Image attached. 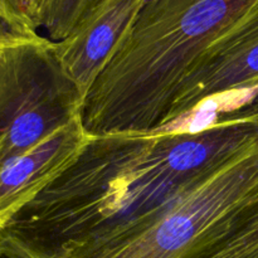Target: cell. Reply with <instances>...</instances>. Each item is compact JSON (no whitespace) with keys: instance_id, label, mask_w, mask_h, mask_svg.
<instances>
[{"instance_id":"9","label":"cell","mask_w":258,"mask_h":258,"mask_svg":"<svg viewBox=\"0 0 258 258\" xmlns=\"http://www.w3.org/2000/svg\"><path fill=\"white\" fill-rule=\"evenodd\" d=\"M0 20L24 34H37L39 29L33 17L29 0H0Z\"/></svg>"},{"instance_id":"10","label":"cell","mask_w":258,"mask_h":258,"mask_svg":"<svg viewBox=\"0 0 258 258\" xmlns=\"http://www.w3.org/2000/svg\"><path fill=\"white\" fill-rule=\"evenodd\" d=\"M48 0H29L30 9H32L33 17H34L35 22H37L38 28H40V15H42V12Z\"/></svg>"},{"instance_id":"8","label":"cell","mask_w":258,"mask_h":258,"mask_svg":"<svg viewBox=\"0 0 258 258\" xmlns=\"http://www.w3.org/2000/svg\"><path fill=\"white\" fill-rule=\"evenodd\" d=\"M98 0H48L40 15V28L47 30L48 39H64Z\"/></svg>"},{"instance_id":"4","label":"cell","mask_w":258,"mask_h":258,"mask_svg":"<svg viewBox=\"0 0 258 258\" xmlns=\"http://www.w3.org/2000/svg\"><path fill=\"white\" fill-rule=\"evenodd\" d=\"M85 97L58 58L34 35L0 55V166L82 116Z\"/></svg>"},{"instance_id":"6","label":"cell","mask_w":258,"mask_h":258,"mask_svg":"<svg viewBox=\"0 0 258 258\" xmlns=\"http://www.w3.org/2000/svg\"><path fill=\"white\" fill-rule=\"evenodd\" d=\"M148 0H98L75 29L55 42L63 68L85 100L130 37Z\"/></svg>"},{"instance_id":"1","label":"cell","mask_w":258,"mask_h":258,"mask_svg":"<svg viewBox=\"0 0 258 258\" xmlns=\"http://www.w3.org/2000/svg\"><path fill=\"white\" fill-rule=\"evenodd\" d=\"M257 134V116L222 113L188 131L92 136L75 164L0 228V256L60 258L123 241Z\"/></svg>"},{"instance_id":"11","label":"cell","mask_w":258,"mask_h":258,"mask_svg":"<svg viewBox=\"0 0 258 258\" xmlns=\"http://www.w3.org/2000/svg\"><path fill=\"white\" fill-rule=\"evenodd\" d=\"M246 106H248V107H251V108H253V110L258 111V93L256 96H254L253 98H252L251 102H249L248 105H246Z\"/></svg>"},{"instance_id":"12","label":"cell","mask_w":258,"mask_h":258,"mask_svg":"<svg viewBox=\"0 0 258 258\" xmlns=\"http://www.w3.org/2000/svg\"><path fill=\"white\" fill-rule=\"evenodd\" d=\"M0 258H4V257H2V256H0Z\"/></svg>"},{"instance_id":"3","label":"cell","mask_w":258,"mask_h":258,"mask_svg":"<svg viewBox=\"0 0 258 258\" xmlns=\"http://www.w3.org/2000/svg\"><path fill=\"white\" fill-rule=\"evenodd\" d=\"M257 203L258 134L145 229L62 258H208Z\"/></svg>"},{"instance_id":"2","label":"cell","mask_w":258,"mask_h":258,"mask_svg":"<svg viewBox=\"0 0 258 258\" xmlns=\"http://www.w3.org/2000/svg\"><path fill=\"white\" fill-rule=\"evenodd\" d=\"M253 2L148 0L86 98L82 122L88 134L159 130L188 68Z\"/></svg>"},{"instance_id":"7","label":"cell","mask_w":258,"mask_h":258,"mask_svg":"<svg viewBox=\"0 0 258 258\" xmlns=\"http://www.w3.org/2000/svg\"><path fill=\"white\" fill-rule=\"evenodd\" d=\"M91 139L80 116L0 166V228L70 169Z\"/></svg>"},{"instance_id":"5","label":"cell","mask_w":258,"mask_h":258,"mask_svg":"<svg viewBox=\"0 0 258 258\" xmlns=\"http://www.w3.org/2000/svg\"><path fill=\"white\" fill-rule=\"evenodd\" d=\"M247 92L258 93V0L188 68L160 128L196 115L216 98Z\"/></svg>"}]
</instances>
